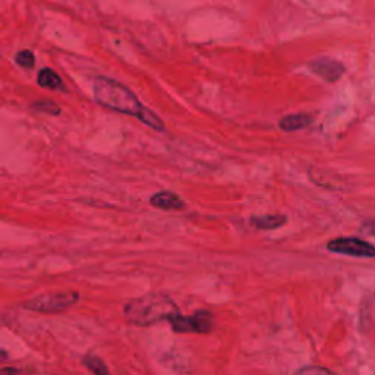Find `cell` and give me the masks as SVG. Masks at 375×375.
<instances>
[{"instance_id":"cell-1","label":"cell","mask_w":375,"mask_h":375,"mask_svg":"<svg viewBox=\"0 0 375 375\" xmlns=\"http://www.w3.org/2000/svg\"><path fill=\"white\" fill-rule=\"evenodd\" d=\"M94 99L106 108L113 112L131 115L139 119L154 131H164V122L150 108L141 103L135 94L122 83L107 76H99L94 81Z\"/></svg>"},{"instance_id":"cell-2","label":"cell","mask_w":375,"mask_h":375,"mask_svg":"<svg viewBox=\"0 0 375 375\" xmlns=\"http://www.w3.org/2000/svg\"><path fill=\"white\" fill-rule=\"evenodd\" d=\"M179 308L166 293L154 292L131 299L123 306V316L129 324L138 327H150L153 324L170 321L179 316Z\"/></svg>"},{"instance_id":"cell-3","label":"cell","mask_w":375,"mask_h":375,"mask_svg":"<svg viewBox=\"0 0 375 375\" xmlns=\"http://www.w3.org/2000/svg\"><path fill=\"white\" fill-rule=\"evenodd\" d=\"M78 301H80V295L76 292H53L36 296V298L24 302L22 306L28 311L55 314V312H62L71 308Z\"/></svg>"},{"instance_id":"cell-4","label":"cell","mask_w":375,"mask_h":375,"mask_svg":"<svg viewBox=\"0 0 375 375\" xmlns=\"http://www.w3.org/2000/svg\"><path fill=\"white\" fill-rule=\"evenodd\" d=\"M169 323L176 333L207 334L213 330V316L211 312L206 309L197 311L194 316L190 317H183L179 314L175 318H171Z\"/></svg>"},{"instance_id":"cell-5","label":"cell","mask_w":375,"mask_h":375,"mask_svg":"<svg viewBox=\"0 0 375 375\" xmlns=\"http://www.w3.org/2000/svg\"><path fill=\"white\" fill-rule=\"evenodd\" d=\"M327 249L336 254L351 255V257H364V258L375 257V246L358 238L334 239L332 242H328Z\"/></svg>"},{"instance_id":"cell-6","label":"cell","mask_w":375,"mask_h":375,"mask_svg":"<svg viewBox=\"0 0 375 375\" xmlns=\"http://www.w3.org/2000/svg\"><path fill=\"white\" fill-rule=\"evenodd\" d=\"M308 68L311 69V72H314L328 83H336L337 80H340L341 75L345 73V66H343L340 62L330 57H320L312 60L308 64Z\"/></svg>"},{"instance_id":"cell-7","label":"cell","mask_w":375,"mask_h":375,"mask_svg":"<svg viewBox=\"0 0 375 375\" xmlns=\"http://www.w3.org/2000/svg\"><path fill=\"white\" fill-rule=\"evenodd\" d=\"M150 204L160 210H182L185 207V201L175 192L160 191L150 198Z\"/></svg>"},{"instance_id":"cell-8","label":"cell","mask_w":375,"mask_h":375,"mask_svg":"<svg viewBox=\"0 0 375 375\" xmlns=\"http://www.w3.org/2000/svg\"><path fill=\"white\" fill-rule=\"evenodd\" d=\"M288 217L283 214H264L254 215L251 218V225L260 230H274L281 226H285Z\"/></svg>"},{"instance_id":"cell-9","label":"cell","mask_w":375,"mask_h":375,"mask_svg":"<svg viewBox=\"0 0 375 375\" xmlns=\"http://www.w3.org/2000/svg\"><path fill=\"white\" fill-rule=\"evenodd\" d=\"M312 123V116L305 115V113H298V115H289L285 116L278 122V128L285 132H295L301 131Z\"/></svg>"},{"instance_id":"cell-10","label":"cell","mask_w":375,"mask_h":375,"mask_svg":"<svg viewBox=\"0 0 375 375\" xmlns=\"http://www.w3.org/2000/svg\"><path fill=\"white\" fill-rule=\"evenodd\" d=\"M38 85L43 88H49V90H65L64 83H62V78L49 68H43L38 72Z\"/></svg>"},{"instance_id":"cell-11","label":"cell","mask_w":375,"mask_h":375,"mask_svg":"<svg viewBox=\"0 0 375 375\" xmlns=\"http://www.w3.org/2000/svg\"><path fill=\"white\" fill-rule=\"evenodd\" d=\"M84 365L94 374V375H111V371H108L107 365L101 361V359L94 355V353H88L84 358Z\"/></svg>"},{"instance_id":"cell-12","label":"cell","mask_w":375,"mask_h":375,"mask_svg":"<svg viewBox=\"0 0 375 375\" xmlns=\"http://www.w3.org/2000/svg\"><path fill=\"white\" fill-rule=\"evenodd\" d=\"M17 64L24 69H33L36 65V56L31 50H21L15 56Z\"/></svg>"},{"instance_id":"cell-13","label":"cell","mask_w":375,"mask_h":375,"mask_svg":"<svg viewBox=\"0 0 375 375\" xmlns=\"http://www.w3.org/2000/svg\"><path fill=\"white\" fill-rule=\"evenodd\" d=\"M33 107L36 108V111H40V112H44L47 115H52V116H59L60 115V107L50 101V100H41V101H36L33 104Z\"/></svg>"},{"instance_id":"cell-14","label":"cell","mask_w":375,"mask_h":375,"mask_svg":"<svg viewBox=\"0 0 375 375\" xmlns=\"http://www.w3.org/2000/svg\"><path fill=\"white\" fill-rule=\"evenodd\" d=\"M295 375H334V374L323 367H304L296 371Z\"/></svg>"},{"instance_id":"cell-15","label":"cell","mask_w":375,"mask_h":375,"mask_svg":"<svg viewBox=\"0 0 375 375\" xmlns=\"http://www.w3.org/2000/svg\"><path fill=\"white\" fill-rule=\"evenodd\" d=\"M0 375H33V372L28 369H22V368H10V367H5L0 369Z\"/></svg>"}]
</instances>
